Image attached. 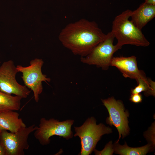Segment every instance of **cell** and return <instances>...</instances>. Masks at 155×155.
I'll return each instance as SVG.
<instances>
[{"mask_svg":"<svg viewBox=\"0 0 155 155\" xmlns=\"http://www.w3.org/2000/svg\"><path fill=\"white\" fill-rule=\"evenodd\" d=\"M145 3L155 5V0H145Z\"/></svg>","mask_w":155,"mask_h":155,"instance_id":"cell-17","label":"cell"},{"mask_svg":"<svg viewBox=\"0 0 155 155\" xmlns=\"http://www.w3.org/2000/svg\"><path fill=\"white\" fill-rule=\"evenodd\" d=\"M115 36L111 31L105 38L98 44L87 55L81 57L83 63L94 65L104 70L108 69L114 53L121 48L113 44Z\"/></svg>","mask_w":155,"mask_h":155,"instance_id":"cell-4","label":"cell"},{"mask_svg":"<svg viewBox=\"0 0 155 155\" xmlns=\"http://www.w3.org/2000/svg\"><path fill=\"white\" fill-rule=\"evenodd\" d=\"M129 100L134 103L141 102L142 101V95L140 93L132 94Z\"/></svg>","mask_w":155,"mask_h":155,"instance_id":"cell-16","label":"cell"},{"mask_svg":"<svg viewBox=\"0 0 155 155\" xmlns=\"http://www.w3.org/2000/svg\"><path fill=\"white\" fill-rule=\"evenodd\" d=\"M44 63L42 59L35 58L30 61L28 66L18 65L16 66L19 72L22 73L21 78L25 85L33 91L34 100L37 102H38L39 95L43 91L42 82H50L51 80L42 72Z\"/></svg>","mask_w":155,"mask_h":155,"instance_id":"cell-7","label":"cell"},{"mask_svg":"<svg viewBox=\"0 0 155 155\" xmlns=\"http://www.w3.org/2000/svg\"><path fill=\"white\" fill-rule=\"evenodd\" d=\"M74 122L72 119L59 121L53 118L47 120L42 118L39 127L34 131V137L42 145L49 144L50 138L53 135L62 137L68 140L73 137L71 127Z\"/></svg>","mask_w":155,"mask_h":155,"instance_id":"cell-5","label":"cell"},{"mask_svg":"<svg viewBox=\"0 0 155 155\" xmlns=\"http://www.w3.org/2000/svg\"><path fill=\"white\" fill-rule=\"evenodd\" d=\"M113 146L112 142H110L105 146L102 150L99 151L95 148L94 151L96 155H112L114 152Z\"/></svg>","mask_w":155,"mask_h":155,"instance_id":"cell-15","label":"cell"},{"mask_svg":"<svg viewBox=\"0 0 155 155\" xmlns=\"http://www.w3.org/2000/svg\"><path fill=\"white\" fill-rule=\"evenodd\" d=\"M22 98L20 96H12L0 91V111H18Z\"/></svg>","mask_w":155,"mask_h":155,"instance_id":"cell-13","label":"cell"},{"mask_svg":"<svg viewBox=\"0 0 155 155\" xmlns=\"http://www.w3.org/2000/svg\"><path fill=\"white\" fill-rule=\"evenodd\" d=\"M132 10H126L115 18L111 32L117 41L116 44L121 48L123 45L131 44L146 47L150 42L142 32L129 20Z\"/></svg>","mask_w":155,"mask_h":155,"instance_id":"cell-2","label":"cell"},{"mask_svg":"<svg viewBox=\"0 0 155 155\" xmlns=\"http://www.w3.org/2000/svg\"><path fill=\"white\" fill-rule=\"evenodd\" d=\"M19 116V114L14 111H0V133L4 130L16 133L26 127Z\"/></svg>","mask_w":155,"mask_h":155,"instance_id":"cell-12","label":"cell"},{"mask_svg":"<svg viewBox=\"0 0 155 155\" xmlns=\"http://www.w3.org/2000/svg\"><path fill=\"white\" fill-rule=\"evenodd\" d=\"M111 66L116 67L125 78L135 79H147L145 73L138 69L136 57L134 56L129 57H113Z\"/></svg>","mask_w":155,"mask_h":155,"instance_id":"cell-10","label":"cell"},{"mask_svg":"<svg viewBox=\"0 0 155 155\" xmlns=\"http://www.w3.org/2000/svg\"><path fill=\"white\" fill-rule=\"evenodd\" d=\"M5 153L4 150L0 143V155H5Z\"/></svg>","mask_w":155,"mask_h":155,"instance_id":"cell-18","label":"cell"},{"mask_svg":"<svg viewBox=\"0 0 155 155\" xmlns=\"http://www.w3.org/2000/svg\"><path fill=\"white\" fill-rule=\"evenodd\" d=\"M94 21L82 18L62 29L59 39L65 47L75 55L84 57L106 37Z\"/></svg>","mask_w":155,"mask_h":155,"instance_id":"cell-1","label":"cell"},{"mask_svg":"<svg viewBox=\"0 0 155 155\" xmlns=\"http://www.w3.org/2000/svg\"><path fill=\"white\" fill-rule=\"evenodd\" d=\"M11 60L4 62L0 66V91L26 98L31 92L25 85L19 84L16 76L19 72Z\"/></svg>","mask_w":155,"mask_h":155,"instance_id":"cell-8","label":"cell"},{"mask_svg":"<svg viewBox=\"0 0 155 155\" xmlns=\"http://www.w3.org/2000/svg\"><path fill=\"white\" fill-rule=\"evenodd\" d=\"M101 100L109 114V117L106 120L107 123L114 125L118 131L119 137L116 142L118 143L121 137L124 138L129 133L128 120L129 113L125 111L122 102L116 100L113 97L101 99Z\"/></svg>","mask_w":155,"mask_h":155,"instance_id":"cell-9","label":"cell"},{"mask_svg":"<svg viewBox=\"0 0 155 155\" xmlns=\"http://www.w3.org/2000/svg\"><path fill=\"white\" fill-rule=\"evenodd\" d=\"M38 127L32 125L26 127L16 133L7 130L0 133V143L5 155H24V150L29 148L28 139L30 134Z\"/></svg>","mask_w":155,"mask_h":155,"instance_id":"cell-6","label":"cell"},{"mask_svg":"<svg viewBox=\"0 0 155 155\" xmlns=\"http://www.w3.org/2000/svg\"><path fill=\"white\" fill-rule=\"evenodd\" d=\"M114 151L115 153L121 155H144L149 152L151 146L147 144L138 148H132L128 146L125 142L123 145L117 143L113 146Z\"/></svg>","mask_w":155,"mask_h":155,"instance_id":"cell-14","label":"cell"},{"mask_svg":"<svg viewBox=\"0 0 155 155\" xmlns=\"http://www.w3.org/2000/svg\"><path fill=\"white\" fill-rule=\"evenodd\" d=\"M94 117L87 119L83 124L79 127H74L75 133L74 136H78L81 145L80 155H88L95 149L102 135L112 132L111 128L102 123L96 124Z\"/></svg>","mask_w":155,"mask_h":155,"instance_id":"cell-3","label":"cell"},{"mask_svg":"<svg viewBox=\"0 0 155 155\" xmlns=\"http://www.w3.org/2000/svg\"><path fill=\"white\" fill-rule=\"evenodd\" d=\"M155 16V5L142 3L136 10L132 11L131 21L138 28L142 29Z\"/></svg>","mask_w":155,"mask_h":155,"instance_id":"cell-11","label":"cell"}]
</instances>
